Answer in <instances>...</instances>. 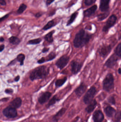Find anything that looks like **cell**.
<instances>
[{
	"mask_svg": "<svg viewBox=\"0 0 121 122\" xmlns=\"http://www.w3.org/2000/svg\"><path fill=\"white\" fill-rule=\"evenodd\" d=\"M20 76H17L15 78V81H18V80H20Z\"/></svg>",
	"mask_w": 121,
	"mask_h": 122,
	"instance_id": "obj_43",
	"label": "cell"
},
{
	"mask_svg": "<svg viewBox=\"0 0 121 122\" xmlns=\"http://www.w3.org/2000/svg\"><path fill=\"white\" fill-rule=\"evenodd\" d=\"M114 54L121 58V44L119 43L114 51Z\"/></svg>",
	"mask_w": 121,
	"mask_h": 122,
	"instance_id": "obj_27",
	"label": "cell"
},
{
	"mask_svg": "<svg viewBox=\"0 0 121 122\" xmlns=\"http://www.w3.org/2000/svg\"><path fill=\"white\" fill-rule=\"evenodd\" d=\"M97 93L96 88L94 86L91 87L86 92L83 97V102L86 105H88L94 100Z\"/></svg>",
	"mask_w": 121,
	"mask_h": 122,
	"instance_id": "obj_4",
	"label": "cell"
},
{
	"mask_svg": "<svg viewBox=\"0 0 121 122\" xmlns=\"http://www.w3.org/2000/svg\"><path fill=\"white\" fill-rule=\"evenodd\" d=\"M4 47H5V46L4 45H1L0 46V52H1L3 51Z\"/></svg>",
	"mask_w": 121,
	"mask_h": 122,
	"instance_id": "obj_42",
	"label": "cell"
},
{
	"mask_svg": "<svg viewBox=\"0 0 121 122\" xmlns=\"http://www.w3.org/2000/svg\"><path fill=\"white\" fill-rule=\"evenodd\" d=\"M87 86L84 82H82L74 91L75 93L78 98H80L86 92Z\"/></svg>",
	"mask_w": 121,
	"mask_h": 122,
	"instance_id": "obj_12",
	"label": "cell"
},
{
	"mask_svg": "<svg viewBox=\"0 0 121 122\" xmlns=\"http://www.w3.org/2000/svg\"><path fill=\"white\" fill-rule=\"evenodd\" d=\"M52 95V93L50 92H43L38 98V102L40 104H43L49 100Z\"/></svg>",
	"mask_w": 121,
	"mask_h": 122,
	"instance_id": "obj_13",
	"label": "cell"
},
{
	"mask_svg": "<svg viewBox=\"0 0 121 122\" xmlns=\"http://www.w3.org/2000/svg\"><path fill=\"white\" fill-rule=\"evenodd\" d=\"M70 65L72 73L75 75L80 71L83 66V64L76 61H72L71 62Z\"/></svg>",
	"mask_w": 121,
	"mask_h": 122,
	"instance_id": "obj_10",
	"label": "cell"
},
{
	"mask_svg": "<svg viewBox=\"0 0 121 122\" xmlns=\"http://www.w3.org/2000/svg\"><path fill=\"white\" fill-rule=\"evenodd\" d=\"M78 15V13L77 12H75L72 14L70 16V18L68 20L67 23V26L70 25L74 22Z\"/></svg>",
	"mask_w": 121,
	"mask_h": 122,
	"instance_id": "obj_24",
	"label": "cell"
},
{
	"mask_svg": "<svg viewBox=\"0 0 121 122\" xmlns=\"http://www.w3.org/2000/svg\"><path fill=\"white\" fill-rule=\"evenodd\" d=\"M104 110L106 115L109 118L113 117L116 112V110L111 106H107L104 108Z\"/></svg>",
	"mask_w": 121,
	"mask_h": 122,
	"instance_id": "obj_17",
	"label": "cell"
},
{
	"mask_svg": "<svg viewBox=\"0 0 121 122\" xmlns=\"http://www.w3.org/2000/svg\"><path fill=\"white\" fill-rule=\"evenodd\" d=\"M41 41H42V39L39 38L36 39H33L29 41L28 44H32V45L37 44L40 43Z\"/></svg>",
	"mask_w": 121,
	"mask_h": 122,
	"instance_id": "obj_32",
	"label": "cell"
},
{
	"mask_svg": "<svg viewBox=\"0 0 121 122\" xmlns=\"http://www.w3.org/2000/svg\"><path fill=\"white\" fill-rule=\"evenodd\" d=\"M121 119V112H117L114 115V120L115 122H120Z\"/></svg>",
	"mask_w": 121,
	"mask_h": 122,
	"instance_id": "obj_29",
	"label": "cell"
},
{
	"mask_svg": "<svg viewBox=\"0 0 121 122\" xmlns=\"http://www.w3.org/2000/svg\"><path fill=\"white\" fill-rule=\"evenodd\" d=\"M49 48H44L43 49H42V52L43 53H46L47 52H48L49 51Z\"/></svg>",
	"mask_w": 121,
	"mask_h": 122,
	"instance_id": "obj_39",
	"label": "cell"
},
{
	"mask_svg": "<svg viewBox=\"0 0 121 122\" xmlns=\"http://www.w3.org/2000/svg\"><path fill=\"white\" fill-rule=\"evenodd\" d=\"M42 15L43 13L42 12H39V13H37L36 14L35 16L36 17H37V18H39V17L42 16Z\"/></svg>",
	"mask_w": 121,
	"mask_h": 122,
	"instance_id": "obj_41",
	"label": "cell"
},
{
	"mask_svg": "<svg viewBox=\"0 0 121 122\" xmlns=\"http://www.w3.org/2000/svg\"><path fill=\"white\" fill-rule=\"evenodd\" d=\"M117 18L114 14L111 15L107 21L106 24L102 28V31L106 32L108 31L111 28L114 26L116 23Z\"/></svg>",
	"mask_w": 121,
	"mask_h": 122,
	"instance_id": "obj_5",
	"label": "cell"
},
{
	"mask_svg": "<svg viewBox=\"0 0 121 122\" xmlns=\"http://www.w3.org/2000/svg\"><path fill=\"white\" fill-rule=\"evenodd\" d=\"M119 58L114 54H112L106 61L104 64V66L107 68L112 69L116 66L117 61H118Z\"/></svg>",
	"mask_w": 121,
	"mask_h": 122,
	"instance_id": "obj_9",
	"label": "cell"
},
{
	"mask_svg": "<svg viewBox=\"0 0 121 122\" xmlns=\"http://www.w3.org/2000/svg\"><path fill=\"white\" fill-rule=\"evenodd\" d=\"M60 99L58 97L57 95H55L50 99V100L49 101L48 104H47L48 107H50L51 106H53L55 104L58 102H59L60 101Z\"/></svg>",
	"mask_w": 121,
	"mask_h": 122,
	"instance_id": "obj_21",
	"label": "cell"
},
{
	"mask_svg": "<svg viewBox=\"0 0 121 122\" xmlns=\"http://www.w3.org/2000/svg\"><path fill=\"white\" fill-rule=\"evenodd\" d=\"M110 0H100L99 9L102 12L108 11Z\"/></svg>",
	"mask_w": 121,
	"mask_h": 122,
	"instance_id": "obj_14",
	"label": "cell"
},
{
	"mask_svg": "<svg viewBox=\"0 0 121 122\" xmlns=\"http://www.w3.org/2000/svg\"><path fill=\"white\" fill-rule=\"evenodd\" d=\"M55 0H47L46 1V4L47 5H49L51 4Z\"/></svg>",
	"mask_w": 121,
	"mask_h": 122,
	"instance_id": "obj_38",
	"label": "cell"
},
{
	"mask_svg": "<svg viewBox=\"0 0 121 122\" xmlns=\"http://www.w3.org/2000/svg\"><path fill=\"white\" fill-rule=\"evenodd\" d=\"M110 12L109 11L105 12L103 14H101L97 15V18L98 20L99 21H102L104 19H106L109 15Z\"/></svg>",
	"mask_w": 121,
	"mask_h": 122,
	"instance_id": "obj_25",
	"label": "cell"
},
{
	"mask_svg": "<svg viewBox=\"0 0 121 122\" xmlns=\"http://www.w3.org/2000/svg\"><path fill=\"white\" fill-rule=\"evenodd\" d=\"M9 16V14H7L4 16H3L2 18H0V23L4 20L6 19Z\"/></svg>",
	"mask_w": 121,
	"mask_h": 122,
	"instance_id": "obj_37",
	"label": "cell"
},
{
	"mask_svg": "<svg viewBox=\"0 0 121 122\" xmlns=\"http://www.w3.org/2000/svg\"><path fill=\"white\" fill-rule=\"evenodd\" d=\"M97 105V102L96 99H94L85 108V110L88 114L92 112L94 110Z\"/></svg>",
	"mask_w": 121,
	"mask_h": 122,
	"instance_id": "obj_18",
	"label": "cell"
},
{
	"mask_svg": "<svg viewBox=\"0 0 121 122\" xmlns=\"http://www.w3.org/2000/svg\"><path fill=\"white\" fill-rule=\"evenodd\" d=\"M17 61L18 62H20L21 65H23V62L25 59V56L24 54H19L17 56Z\"/></svg>",
	"mask_w": 121,
	"mask_h": 122,
	"instance_id": "obj_30",
	"label": "cell"
},
{
	"mask_svg": "<svg viewBox=\"0 0 121 122\" xmlns=\"http://www.w3.org/2000/svg\"><path fill=\"white\" fill-rule=\"evenodd\" d=\"M97 9V6L94 5L86 9L83 13L84 17H90L94 13Z\"/></svg>",
	"mask_w": 121,
	"mask_h": 122,
	"instance_id": "obj_16",
	"label": "cell"
},
{
	"mask_svg": "<svg viewBox=\"0 0 121 122\" xmlns=\"http://www.w3.org/2000/svg\"><path fill=\"white\" fill-rule=\"evenodd\" d=\"M4 39L3 37H0V42H3L4 41Z\"/></svg>",
	"mask_w": 121,
	"mask_h": 122,
	"instance_id": "obj_44",
	"label": "cell"
},
{
	"mask_svg": "<svg viewBox=\"0 0 121 122\" xmlns=\"http://www.w3.org/2000/svg\"><path fill=\"white\" fill-rule=\"evenodd\" d=\"M0 4L2 5H5L6 4L5 1V0H0Z\"/></svg>",
	"mask_w": 121,
	"mask_h": 122,
	"instance_id": "obj_40",
	"label": "cell"
},
{
	"mask_svg": "<svg viewBox=\"0 0 121 122\" xmlns=\"http://www.w3.org/2000/svg\"><path fill=\"white\" fill-rule=\"evenodd\" d=\"M67 80V77H64L63 79H58L56 80L55 82V85L56 87H60L64 84Z\"/></svg>",
	"mask_w": 121,
	"mask_h": 122,
	"instance_id": "obj_22",
	"label": "cell"
},
{
	"mask_svg": "<svg viewBox=\"0 0 121 122\" xmlns=\"http://www.w3.org/2000/svg\"><path fill=\"white\" fill-rule=\"evenodd\" d=\"M37 62L39 64H43V63L45 62V57H42V58H41Z\"/></svg>",
	"mask_w": 121,
	"mask_h": 122,
	"instance_id": "obj_36",
	"label": "cell"
},
{
	"mask_svg": "<svg viewBox=\"0 0 121 122\" xmlns=\"http://www.w3.org/2000/svg\"><path fill=\"white\" fill-rule=\"evenodd\" d=\"M67 110L66 108L63 107L59 110L53 117L52 120L53 122H58L60 118L64 114Z\"/></svg>",
	"mask_w": 121,
	"mask_h": 122,
	"instance_id": "obj_15",
	"label": "cell"
},
{
	"mask_svg": "<svg viewBox=\"0 0 121 122\" xmlns=\"http://www.w3.org/2000/svg\"><path fill=\"white\" fill-rule=\"evenodd\" d=\"M49 73V69L45 66H41L34 69L30 75V78L32 81L46 77Z\"/></svg>",
	"mask_w": 121,
	"mask_h": 122,
	"instance_id": "obj_2",
	"label": "cell"
},
{
	"mask_svg": "<svg viewBox=\"0 0 121 122\" xmlns=\"http://www.w3.org/2000/svg\"><path fill=\"white\" fill-rule=\"evenodd\" d=\"M5 92L6 94H10L13 93V90L12 89H6L5 91Z\"/></svg>",
	"mask_w": 121,
	"mask_h": 122,
	"instance_id": "obj_35",
	"label": "cell"
},
{
	"mask_svg": "<svg viewBox=\"0 0 121 122\" xmlns=\"http://www.w3.org/2000/svg\"><path fill=\"white\" fill-rule=\"evenodd\" d=\"M22 101L20 97H16L10 103V106L15 109H18L21 107Z\"/></svg>",
	"mask_w": 121,
	"mask_h": 122,
	"instance_id": "obj_19",
	"label": "cell"
},
{
	"mask_svg": "<svg viewBox=\"0 0 121 122\" xmlns=\"http://www.w3.org/2000/svg\"><path fill=\"white\" fill-rule=\"evenodd\" d=\"M27 6L24 4H22L20 5L19 8L17 10V13L18 14H21L24 12V11L26 9Z\"/></svg>",
	"mask_w": 121,
	"mask_h": 122,
	"instance_id": "obj_31",
	"label": "cell"
},
{
	"mask_svg": "<svg viewBox=\"0 0 121 122\" xmlns=\"http://www.w3.org/2000/svg\"><path fill=\"white\" fill-rule=\"evenodd\" d=\"M57 55L55 53L52 52L50 53L47 56L45 57V62L49 61L54 60L56 58Z\"/></svg>",
	"mask_w": 121,
	"mask_h": 122,
	"instance_id": "obj_26",
	"label": "cell"
},
{
	"mask_svg": "<svg viewBox=\"0 0 121 122\" xmlns=\"http://www.w3.org/2000/svg\"><path fill=\"white\" fill-rule=\"evenodd\" d=\"M114 77L113 75L111 73H108L103 80V89L107 92H111L114 88Z\"/></svg>",
	"mask_w": 121,
	"mask_h": 122,
	"instance_id": "obj_3",
	"label": "cell"
},
{
	"mask_svg": "<svg viewBox=\"0 0 121 122\" xmlns=\"http://www.w3.org/2000/svg\"><path fill=\"white\" fill-rule=\"evenodd\" d=\"M112 48V46L111 45L103 44L98 49V53L102 58H106L110 53Z\"/></svg>",
	"mask_w": 121,
	"mask_h": 122,
	"instance_id": "obj_7",
	"label": "cell"
},
{
	"mask_svg": "<svg viewBox=\"0 0 121 122\" xmlns=\"http://www.w3.org/2000/svg\"><path fill=\"white\" fill-rule=\"evenodd\" d=\"M9 41L13 45H18L20 42L19 39L16 36H11L9 39Z\"/></svg>",
	"mask_w": 121,
	"mask_h": 122,
	"instance_id": "obj_28",
	"label": "cell"
},
{
	"mask_svg": "<svg viewBox=\"0 0 121 122\" xmlns=\"http://www.w3.org/2000/svg\"><path fill=\"white\" fill-rule=\"evenodd\" d=\"M92 34L89 33L84 29L80 30L75 35L73 41L75 48H82L89 42L92 37Z\"/></svg>",
	"mask_w": 121,
	"mask_h": 122,
	"instance_id": "obj_1",
	"label": "cell"
},
{
	"mask_svg": "<svg viewBox=\"0 0 121 122\" xmlns=\"http://www.w3.org/2000/svg\"><path fill=\"white\" fill-rule=\"evenodd\" d=\"M96 0H85V4L86 6L91 5L95 3Z\"/></svg>",
	"mask_w": 121,
	"mask_h": 122,
	"instance_id": "obj_34",
	"label": "cell"
},
{
	"mask_svg": "<svg viewBox=\"0 0 121 122\" xmlns=\"http://www.w3.org/2000/svg\"><path fill=\"white\" fill-rule=\"evenodd\" d=\"M108 102L109 104L113 105H115L116 104V101L115 97L113 96H110L107 99Z\"/></svg>",
	"mask_w": 121,
	"mask_h": 122,
	"instance_id": "obj_33",
	"label": "cell"
},
{
	"mask_svg": "<svg viewBox=\"0 0 121 122\" xmlns=\"http://www.w3.org/2000/svg\"><path fill=\"white\" fill-rule=\"evenodd\" d=\"M3 114L5 117L9 119H13L18 116V112L16 109L10 105L3 110Z\"/></svg>",
	"mask_w": 121,
	"mask_h": 122,
	"instance_id": "obj_6",
	"label": "cell"
},
{
	"mask_svg": "<svg viewBox=\"0 0 121 122\" xmlns=\"http://www.w3.org/2000/svg\"><path fill=\"white\" fill-rule=\"evenodd\" d=\"M70 57L67 55H63L60 57L55 62V65L58 69L62 70L69 63Z\"/></svg>",
	"mask_w": 121,
	"mask_h": 122,
	"instance_id": "obj_8",
	"label": "cell"
},
{
	"mask_svg": "<svg viewBox=\"0 0 121 122\" xmlns=\"http://www.w3.org/2000/svg\"><path fill=\"white\" fill-rule=\"evenodd\" d=\"M55 31L54 30L50 32L47 34L45 35L44 37L45 40L49 43H52L54 41V38H53V34L55 33Z\"/></svg>",
	"mask_w": 121,
	"mask_h": 122,
	"instance_id": "obj_20",
	"label": "cell"
},
{
	"mask_svg": "<svg viewBox=\"0 0 121 122\" xmlns=\"http://www.w3.org/2000/svg\"><path fill=\"white\" fill-rule=\"evenodd\" d=\"M94 122H102L104 119V115L100 110H97L94 112L92 115Z\"/></svg>",
	"mask_w": 121,
	"mask_h": 122,
	"instance_id": "obj_11",
	"label": "cell"
},
{
	"mask_svg": "<svg viewBox=\"0 0 121 122\" xmlns=\"http://www.w3.org/2000/svg\"><path fill=\"white\" fill-rule=\"evenodd\" d=\"M118 73L120 75H121V67H119V68L118 69Z\"/></svg>",
	"mask_w": 121,
	"mask_h": 122,
	"instance_id": "obj_45",
	"label": "cell"
},
{
	"mask_svg": "<svg viewBox=\"0 0 121 122\" xmlns=\"http://www.w3.org/2000/svg\"><path fill=\"white\" fill-rule=\"evenodd\" d=\"M56 23L54 20H51L49 21L45 26L43 28V30H47L52 27H54L56 25Z\"/></svg>",
	"mask_w": 121,
	"mask_h": 122,
	"instance_id": "obj_23",
	"label": "cell"
}]
</instances>
